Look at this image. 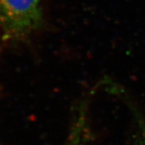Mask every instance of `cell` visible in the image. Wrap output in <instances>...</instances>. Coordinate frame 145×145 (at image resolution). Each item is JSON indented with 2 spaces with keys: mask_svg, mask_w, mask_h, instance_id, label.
<instances>
[{
  "mask_svg": "<svg viewBox=\"0 0 145 145\" xmlns=\"http://www.w3.org/2000/svg\"><path fill=\"white\" fill-rule=\"evenodd\" d=\"M42 0H0V31L7 42L25 41L43 25Z\"/></svg>",
  "mask_w": 145,
  "mask_h": 145,
  "instance_id": "obj_1",
  "label": "cell"
},
{
  "mask_svg": "<svg viewBox=\"0 0 145 145\" xmlns=\"http://www.w3.org/2000/svg\"><path fill=\"white\" fill-rule=\"evenodd\" d=\"M138 145H145V128H144L142 132H141V135H140Z\"/></svg>",
  "mask_w": 145,
  "mask_h": 145,
  "instance_id": "obj_2",
  "label": "cell"
}]
</instances>
